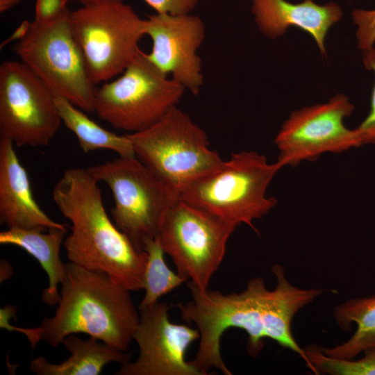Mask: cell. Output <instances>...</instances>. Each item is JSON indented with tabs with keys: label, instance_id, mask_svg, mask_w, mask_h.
I'll use <instances>...</instances> for the list:
<instances>
[{
	"label": "cell",
	"instance_id": "cell-24",
	"mask_svg": "<svg viewBox=\"0 0 375 375\" xmlns=\"http://www.w3.org/2000/svg\"><path fill=\"white\" fill-rule=\"evenodd\" d=\"M362 62L367 70L372 71L375 75V48L362 51ZM362 145L375 144V83L372 92L370 110L365 119L356 128Z\"/></svg>",
	"mask_w": 375,
	"mask_h": 375
},
{
	"label": "cell",
	"instance_id": "cell-4",
	"mask_svg": "<svg viewBox=\"0 0 375 375\" xmlns=\"http://www.w3.org/2000/svg\"><path fill=\"white\" fill-rule=\"evenodd\" d=\"M281 167L253 151L231 154L213 170L188 184L179 194L188 203L236 226L266 215L277 203L267 189Z\"/></svg>",
	"mask_w": 375,
	"mask_h": 375
},
{
	"label": "cell",
	"instance_id": "cell-12",
	"mask_svg": "<svg viewBox=\"0 0 375 375\" xmlns=\"http://www.w3.org/2000/svg\"><path fill=\"white\" fill-rule=\"evenodd\" d=\"M354 108L348 97L338 94L326 103L292 112L275 138L276 162L281 168L294 167L326 153H340L362 146L356 128L344 124Z\"/></svg>",
	"mask_w": 375,
	"mask_h": 375
},
{
	"label": "cell",
	"instance_id": "cell-17",
	"mask_svg": "<svg viewBox=\"0 0 375 375\" xmlns=\"http://www.w3.org/2000/svg\"><path fill=\"white\" fill-rule=\"evenodd\" d=\"M276 285L267 290L265 299L266 338L276 341L283 347L298 353L312 371L310 362L295 341L291 332V322L295 314L322 293L319 289H301L293 286L285 278V268L279 265L272 267Z\"/></svg>",
	"mask_w": 375,
	"mask_h": 375
},
{
	"label": "cell",
	"instance_id": "cell-6",
	"mask_svg": "<svg viewBox=\"0 0 375 375\" xmlns=\"http://www.w3.org/2000/svg\"><path fill=\"white\" fill-rule=\"evenodd\" d=\"M71 11L47 22H31L15 53L51 90L81 110L94 112V85L88 74L83 53L70 25Z\"/></svg>",
	"mask_w": 375,
	"mask_h": 375
},
{
	"label": "cell",
	"instance_id": "cell-16",
	"mask_svg": "<svg viewBox=\"0 0 375 375\" xmlns=\"http://www.w3.org/2000/svg\"><path fill=\"white\" fill-rule=\"evenodd\" d=\"M0 222L8 228H62L35 200L26 169L9 139L0 138Z\"/></svg>",
	"mask_w": 375,
	"mask_h": 375
},
{
	"label": "cell",
	"instance_id": "cell-28",
	"mask_svg": "<svg viewBox=\"0 0 375 375\" xmlns=\"http://www.w3.org/2000/svg\"><path fill=\"white\" fill-rule=\"evenodd\" d=\"M31 26V22L27 19L23 20L12 33L0 44V49H3L8 44L22 40L27 34Z\"/></svg>",
	"mask_w": 375,
	"mask_h": 375
},
{
	"label": "cell",
	"instance_id": "cell-2",
	"mask_svg": "<svg viewBox=\"0 0 375 375\" xmlns=\"http://www.w3.org/2000/svg\"><path fill=\"white\" fill-rule=\"evenodd\" d=\"M55 314L44 317L40 340L52 347L70 334L85 333L126 351L140 320L130 290L107 274L65 263Z\"/></svg>",
	"mask_w": 375,
	"mask_h": 375
},
{
	"label": "cell",
	"instance_id": "cell-13",
	"mask_svg": "<svg viewBox=\"0 0 375 375\" xmlns=\"http://www.w3.org/2000/svg\"><path fill=\"white\" fill-rule=\"evenodd\" d=\"M169 308L167 303L159 301L138 308L140 320L133 334L138 357L122 365L115 375H201L185 358L190 345L199 339V331L172 323Z\"/></svg>",
	"mask_w": 375,
	"mask_h": 375
},
{
	"label": "cell",
	"instance_id": "cell-3",
	"mask_svg": "<svg viewBox=\"0 0 375 375\" xmlns=\"http://www.w3.org/2000/svg\"><path fill=\"white\" fill-rule=\"evenodd\" d=\"M192 299L178 303L181 318L192 322L200 333L199 345L190 363L201 374L212 368L231 375L222 358L220 341L230 328L244 330L248 335L247 350L256 356L264 347L265 334V297L268 290L261 277L251 278L239 293L200 290L188 281Z\"/></svg>",
	"mask_w": 375,
	"mask_h": 375
},
{
	"label": "cell",
	"instance_id": "cell-8",
	"mask_svg": "<svg viewBox=\"0 0 375 375\" xmlns=\"http://www.w3.org/2000/svg\"><path fill=\"white\" fill-rule=\"evenodd\" d=\"M110 188L115 225L140 251L156 239L161 220L179 197L138 158L122 157L87 168Z\"/></svg>",
	"mask_w": 375,
	"mask_h": 375
},
{
	"label": "cell",
	"instance_id": "cell-11",
	"mask_svg": "<svg viewBox=\"0 0 375 375\" xmlns=\"http://www.w3.org/2000/svg\"><path fill=\"white\" fill-rule=\"evenodd\" d=\"M62 120L51 90L22 62L0 65V138L18 147H46Z\"/></svg>",
	"mask_w": 375,
	"mask_h": 375
},
{
	"label": "cell",
	"instance_id": "cell-31",
	"mask_svg": "<svg viewBox=\"0 0 375 375\" xmlns=\"http://www.w3.org/2000/svg\"><path fill=\"white\" fill-rule=\"evenodd\" d=\"M75 1L81 3L82 6H92L97 5L106 2L112 1H119V0H69Z\"/></svg>",
	"mask_w": 375,
	"mask_h": 375
},
{
	"label": "cell",
	"instance_id": "cell-10",
	"mask_svg": "<svg viewBox=\"0 0 375 375\" xmlns=\"http://www.w3.org/2000/svg\"><path fill=\"white\" fill-rule=\"evenodd\" d=\"M236 227L178 198L165 213L156 239L177 273L199 289L206 290Z\"/></svg>",
	"mask_w": 375,
	"mask_h": 375
},
{
	"label": "cell",
	"instance_id": "cell-22",
	"mask_svg": "<svg viewBox=\"0 0 375 375\" xmlns=\"http://www.w3.org/2000/svg\"><path fill=\"white\" fill-rule=\"evenodd\" d=\"M144 251L147 254L144 288L145 293L138 308L157 303L162 296L187 281L167 266L164 259L165 252L157 239L148 242Z\"/></svg>",
	"mask_w": 375,
	"mask_h": 375
},
{
	"label": "cell",
	"instance_id": "cell-27",
	"mask_svg": "<svg viewBox=\"0 0 375 375\" xmlns=\"http://www.w3.org/2000/svg\"><path fill=\"white\" fill-rule=\"evenodd\" d=\"M69 0H36L34 20L47 22L57 19L67 10Z\"/></svg>",
	"mask_w": 375,
	"mask_h": 375
},
{
	"label": "cell",
	"instance_id": "cell-26",
	"mask_svg": "<svg viewBox=\"0 0 375 375\" xmlns=\"http://www.w3.org/2000/svg\"><path fill=\"white\" fill-rule=\"evenodd\" d=\"M157 13L172 15L190 14L200 0H143Z\"/></svg>",
	"mask_w": 375,
	"mask_h": 375
},
{
	"label": "cell",
	"instance_id": "cell-14",
	"mask_svg": "<svg viewBox=\"0 0 375 375\" xmlns=\"http://www.w3.org/2000/svg\"><path fill=\"white\" fill-rule=\"evenodd\" d=\"M146 35L152 42L148 59L192 94H199L203 75L198 50L206 37L201 18L192 13L156 12L145 19Z\"/></svg>",
	"mask_w": 375,
	"mask_h": 375
},
{
	"label": "cell",
	"instance_id": "cell-1",
	"mask_svg": "<svg viewBox=\"0 0 375 375\" xmlns=\"http://www.w3.org/2000/svg\"><path fill=\"white\" fill-rule=\"evenodd\" d=\"M99 181L88 169L64 171L52 190L71 223L64 247L69 262L109 275L130 291L144 288L147 254L138 251L109 218Z\"/></svg>",
	"mask_w": 375,
	"mask_h": 375
},
{
	"label": "cell",
	"instance_id": "cell-5",
	"mask_svg": "<svg viewBox=\"0 0 375 375\" xmlns=\"http://www.w3.org/2000/svg\"><path fill=\"white\" fill-rule=\"evenodd\" d=\"M135 154L160 180L180 192L223 160L206 132L177 106L148 128L126 133Z\"/></svg>",
	"mask_w": 375,
	"mask_h": 375
},
{
	"label": "cell",
	"instance_id": "cell-21",
	"mask_svg": "<svg viewBox=\"0 0 375 375\" xmlns=\"http://www.w3.org/2000/svg\"><path fill=\"white\" fill-rule=\"evenodd\" d=\"M56 103L62 122L76 136L83 152L108 149L122 157L135 156L132 142L126 134L118 135L102 128L65 98L56 97Z\"/></svg>",
	"mask_w": 375,
	"mask_h": 375
},
{
	"label": "cell",
	"instance_id": "cell-20",
	"mask_svg": "<svg viewBox=\"0 0 375 375\" xmlns=\"http://www.w3.org/2000/svg\"><path fill=\"white\" fill-rule=\"evenodd\" d=\"M333 315L342 328L349 330L355 324L356 329L344 343L332 348L320 347L325 355L351 360L369 349L375 348V295L348 300L337 306Z\"/></svg>",
	"mask_w": 375,
	"mask_h": 375
},
{
	"label": "cell",
	"instance_id": "cell-15",
	"mask_svg": "<svg viewBox=\"0 0 375 375\" xmlns=\"http://www.w3.org/2000/svg\"><path fill=\"white\" fill-rule=\"evenodd\" d=\"M251 12L265 36L276 39L288 28L294 26L310 34L323 55L326 53L327 33L343 15L340 6L335 2L320 5L313 0L297 3L287 0H251Z\"/></svg>",
	"mask_w": 375,
	"mask_h": 375
},
{
	"label": "cell",
	"instance_id": "cell-25",
	"mask_svg": "<svg viewBox=\"0 0 375 375\" xmlns=\"http://www.w3.org/2000/svg\"><path fill=\"white\" fill-rule=\"evenodd\" d=\"M352 17L357 26L358 47L362 51L373 47L375 43V9H356Z\"/></svg>",
	"mask_w": 375,
	"mask_h": 375
},
{
	"label": "cell",
	"instance_id": "cell-9",
	"mask_svg": "<svg viewBox=\"0 0 375 375\" xmlns=\"http://www.w3.org/2000/svg\"><path fill=\"white\" fill-rule=\"evenodd\" d=\"M70 25L94 85L121 74L145 35V19L122 0L82 6L71 12Z\"/></svg>",
	"mask_w": 375,
	"mask_h": 375
},
{
	"label": "cell",
	"instance_id": "cell-30",
	"mask_svg": "<svg viewBox=\"0 0 375 375\" xmlns=\"http://www.w3.org/2000/svg\"><path fill=\"white\" fill-rule=\"evenodd\" d=\"M22 0H0V12H5L17 6Z\"/></svg>",
	"mask_w": 375,
	"mask_h": 375
},
{
	"label": "cell",
	"instance_id": "cell-18",
	"mask_svg": "<svg viewBox=\"0 0 375 375\" xmlns=\"http://www.w3.org/2000/svg\"><path fill=\"white\" fill-rule=\"evenodd\" d=\"M67 226L45 230L8 228L0 233V244H11L24 249L35 258L46 272L49 285L43 290L42 301L49 306H56L60 293L58 291L65 275V263L60 259V247L65 239Z\"/></svg>",
	"mask_w": 375,
	"mask_h": 375
},
{
	"label": "cell",
	"instance_id": "cell-29",
	"mask_svg": "<svg viewBox=\"0 0 375 375\" xmlns=\"http://www.w3.org/2000/svg\"><path fill=\"white\" fill-rule=\"evenodd\" d=\"M12 274V268L8 261L6 260H1V282L9 278Z\"/></svg>",
	"mask_w": 375,
	"mask_h": 375
},
{
	"label": "cell",
	"instance_id": "cell-7",
	"mask_svg": "<svg viewBox=\"0 0 375 375\" xmlns=\"http://www.w3.org/2000/svg\"><path fill=\"white\" fill-rule=\"evenodd\" d=\"M185 90L140 49L117 78L97 88L94 112L114 128L134 133L162 119L176 106Z\"/></svg>",
	"mask_w": 375,
	"mask_h": 375
},
{
	"label": "cell",
	"instance_id": "cell-19",
	"mask_svg": "<svg viewBox=\"0 0 375 375\" xmlns=\"http://www.w3.org/2000/svg\"><path fill=\"white\" fill-rule=\"evenodd\" d=\"M62 344L70 353L67 359L55 364L40 356L31 361V371L38 375H99L107 364L124 365L131 358L129 353L92 337L83 340L70 334Z\"/></svg>",
	"mask_w": 375,
	"mask_h": 375
},
{
	"label": "cell",
	"instance_id": "cell-23",
	"mask_svg": "<svg viewBox=\"0 0 375 375\" xmlns=\"http://www.w3.org/2000/svg\"><path fill=\"white\" fill-rule=\"evenodd\" d=\"M305 353L312 367V372L331 375H375V348L363 352L358 360H347L325 355L320 347L315 344L307 346Z\"/></svg>",
	"mask_w": 375,
	"mask_h": 375
}]
</instances>
